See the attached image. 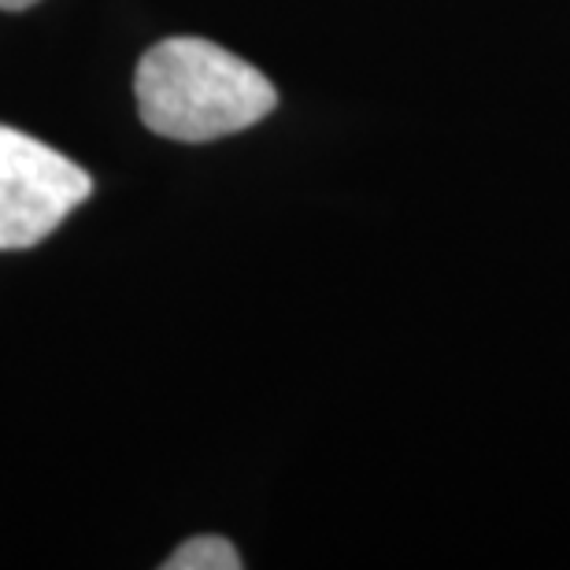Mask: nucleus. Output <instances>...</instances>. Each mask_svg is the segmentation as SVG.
Instances as JSON below:
<instances>
[{
  "label": "nucleus",
  "mask_w": 570,
  "mask_h": 570,
  "mask_svg": "<svg viewBox=\"0 0 570 570\" xmlns=\"http://www.w3.org/2000/svg\"><path fill=\"white\" fill-rule=\"evenodd\" d=\"M159 567L164 570H242L245 560L230 541L219 538V533H200V538H189L186 544H178Z\"/></svg>",
  "instance_id": "nucleus-3"
},
{
  "label": "nucleus",
  "mask_w": 570,
  "mask_h": 570,
  "mask_svg": "<svg viewBox=\"0 0 570 570\" xmlns=\"http://www.w3.org/2000/svg\"><path fill=\"white\" fill-rule=\"evenodd\" d=\"M141 122L170 141H219L267 119L278 105L271 78L204 38L153 45L134 75Z\"/></svg>",
  "instance_id": "nucleus-1"
},
{
  "label": "nucleus",
  "mask_w": 570,
  "mask_h": 570,
  "mask_svg": "<svg viewBox=\"0 0 570 570\" xmlns=\"http://www.w3.org/2000/svg\"><path fill=\"white\" fill-rule=\"evenodd\" d=\"M89 193L94 178L86 167L0 122V253L45 242Z\"/></svg>",
  "instance_id": "nucleus-2"
},
{
  "label": "nucleus",
  "mask_w": 570,
  "mask_h": 570,
  "mask_svg": "<svg viewBox=\"0 0 570 570\" xmlns=\"http://www.w3.org/2000/svg\"><path fill=\"white\" fill-rule=\"evenodd\" d=\"M30 4H38V0H0V8H4V11H22Z\"/></svg>",
  "instance_id": "nucleus-4"
}]
</instances>
